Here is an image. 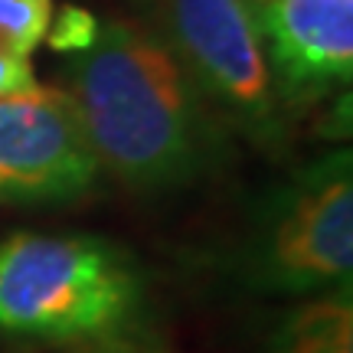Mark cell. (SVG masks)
Masks as SVG:
<instances>
[{
  "instance_id": "cell-1",
  "label": "cell",
  "mask_w": 353,
  "mask_h": 353,
  "mask_svg": "<svg viewBox=\"0 0 353 353\" xmlns=\"http://www.w3.org/2000/svg\"><path fill=\"white\" fill-rule=\"evenodd\" d=\"M63 92L95 161L131 190L187 187L219 154L196 82L170 46L128 23H105L88 50L69 56Z\"/></svg>"
},
{
  "instance_id": "cell-2",
  "label": "cell",
  "mask_w": 353,
  "mask_h": 353,
  "mask_svg": "<svg viewBox=\"0 0 353 353\" xmlns=\"http://www.w3.org/2000/svg\"><path fill=\"white\" fill-rule=\"evenodd\" d=\"M131 255L99 236L13 232L0 242V334L30 343L108 341L141 311Z\"/></svg>"
},
{
  "instance_id": "cell-3",
  "label": "cell",
  "mask_w": 353,
  "mask_h": 353,
  "mask_svg": "<svg viewBox=\"0 0 353 353\" xmlns=\"http://www.w3.org/2000/svg\"><path fill=\"white\" fill-rule=\"evenodd\" d=\"M252 285L272 294H327L353 275V161L307 164L265 210L249 252Z\"/></svg>"
},
{
  "instance_id": "cell-4",
  "label": "cell",
  "mask_w": 353,
  "mask_h": 353,
  "mask_svg": "<svg viewBox=\"0 0 353 353\" xmlns=\"http://www.w3.org/2000/svg\"><path fill=\"white\" fill-rule=\"evenodd\" d=\"M174 56L203 99L268 141L278 131V95L252 0H167Z\"/></svg>"
},
{
  "instance_id": "cell-5",
  "label": "cell",
  "mask_w": 353,
  "mask_h": 353,
  "mask_svg": "<svg viewBox=\"0 0 353 353\" xmlns=\"http://www.w3.org/2000/svg\"><path fill=\"white\" fill-rule=\"evenodd\" d=\"M99 161L63 88L0 99V200L59 203L92 190Z\"/></svg>"
},
{
  "instance_id": "cell-6",
  "label": "cell",
  "mask_w": 353,
  "mask_h": 353,
  "mask_svg": "<svg viewBox=\"0 0 353 353\" xmlns=\"http://www.w3.org/2000/svg\"><path fill=\"white\" fill-rule=\"evenodd\" d=\"M255 20L278 101L314 99L353 76V0H259Z\"/></svg>"
},
{
  "instance_id": "cell-7",
  "label": "cell",
  "mask_w": 353,
  "mask_h": 353,
  "mask_svg": "<svg viewBox=\"0 0 353 353\" xmlns=\"http://www.w3.org/2000/svg\"><path fill=\"white\" fill-rule=\"evenodd\" d=\"M272 353H353V291L337 288L294 307L278 324Z\"/></svg>"
},
{
  "instance_id": "cell-8",
  "label": "cell",
  "mask_w": 353,
  "mask_h": 353,
  "mask_svg": "<svg viewBox=\"0 0 353 353\" xmlns=\"http://www.w3.org/2000/svg\"><path fill=\"white\" fill-rule=\"evenodd\" d=\"M52 0H0V50L30 56L50 33Z\"/></svg>"
},
{
  "instance_id": "cell-9",
  "label": "cell",
  "mask_w": 353,
  "mask_h": 353,
  "mask_svg": "<svg viewBox=\"0 0 353 353\" xmlns=\"http://www.w3.org/2000/svg\"><path fill=\"white\" fill-rule=\"evenodd\" d=\"M99 17L95 13H88L85 7H76V3H69L63 10L56 13V20H50V46L56 52H65V56H76V52L88 50L95 37H99Z\"/></svg>"
},
{
  "instance_id": "cell-10",
  "label": "cell",
  "mask_w": 353,
  "mask_h": 353,
  "mask_svg": "<svg viewBox=\"0 0 353 353\" xmlns=\"http://www.w3.org/2000/svg\"><path fill=\"white\" fill-rule=\"evenodd\" d=\"M30 88H37V79H33V69L26 63V56H13V52L0 50V99L20 95V92H30Z\"/></svg>"
}]
</instances>
